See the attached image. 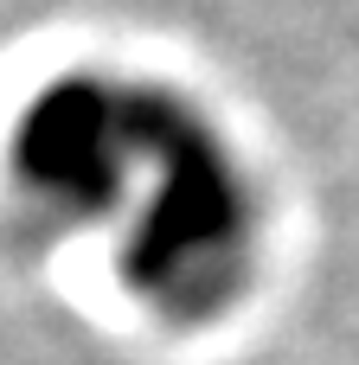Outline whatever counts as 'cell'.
I'll use <instances>...</instances> for the list:
<instances>
[{
	"mask_svg": "<svg viewBox=\"0 0 359 365\" xmlns=\"http://www.w3.org/2000/svg\"><path fill=\"white\" fill-rule=\"evenodd\" d=\"M128 141L154 186L116 257L122 282L180 321L218 314L257 244V199L238 154L186 96L161 83H128Z\"/></svg>",
	"mask_w": 359,
	"mask_h": 365,
	"instance_id": "cell-1",
	"label": "cell"
},
{
	"mask_svg": "<svg viewBox=\"0 0 359 365\" xmlns=\"http://www.w3.org/2000/svg\"><path fill=\"white\" fill-rule=\"evenodd\" d=\"M13 173L77 212L96 218L109 205H122V180L135 173V148H128V83L96 77V71H71L51 77L13 122Z\"/></svg>",
	"mask_w": 359,
	"mask_h": 365,
	"instance_id": "cell-2",
	"label": "cell"
}]
</instances>
